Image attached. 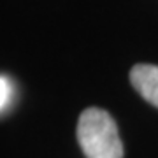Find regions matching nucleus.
Returning a JSON list of instances; mask_svg holds the SVG:
<instances>
[{"mask_svg":"<svg viewBox=\"0 0 158 158\" xmlns=\"http://www.w3.org/2000/svg\"><path fill=\"white\" fill-rule=\"evenodd\" d=\"M12 98V86H11V81L4 76H0V111L9 106V102Z\"/></svg>","mask_w":158,"mask_h":158,"instance_id":"obj_3","label":"nucleus"},{"mask_svg":"<svg viewBox=\"0 0 158 158\" xmlns=\"http://www.w3.org/2000/svg\"><path fill=\"white\" fill-rule=\"evenodd\" d=\"M77 141L86 158H123L116 121L104 109L88 107L81 113Z\"/></svg>","mask_w":158,"mask_h":158,"instance_id":"obj_1","label":"nucleus"},{"mask_svg":"<svg viewBox=\"0 0 158 158\" xmlns=\"http://www.w3.org/2000/svg\"><path fill=\"white\" fill-rule=\"evenodd\" d=\"M130 83L144 100L158 107V65L137 63L130 70Z\"/></svg>","mask_w":158,"mask_h":158,"instance_id":"obj_2","label":"nucleus"}]
</instances>
